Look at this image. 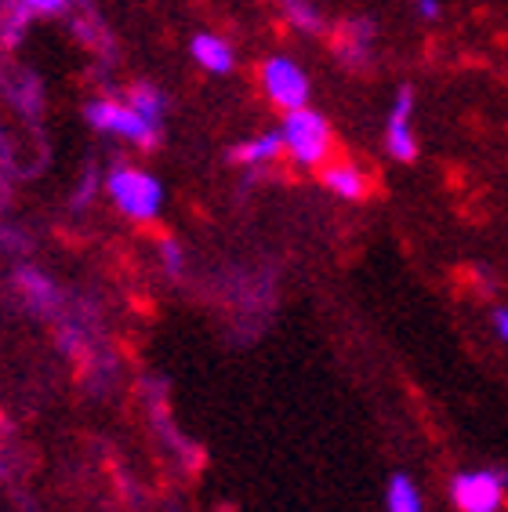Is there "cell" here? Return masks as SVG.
Listing matches in <instances>:
<instances>
[{"instance_id":"obj_4","label":"cell","mask_w":508,"mask_h":512,"mask_svg":"<svg viewBox=\"0 0 508 512\" xmlns=\"http://www.w3.org/2000/svg\"><path fill=\"white\" fill-rule=\"evenodd\" d=\"M508 473L505 469H472L450 480V498L458 512H498L505 502Z\"/></svg>"},{"instance_id":"obj_6","label":"cell","mask_w":508,"mask_h":512,"mask_svg":"<svg viewBox=\"0 0 508 512\" xmlns=\"http://www.w3.org/2000/svg\"><path fill=\"white\" fill-rule=\"evenodd\" d=\"M414 88L411 84H400L396 95H392V106H389V120H385V149H389L392 160H400V164H414L418 160V135L411 128V117H414Z\"/></svg>"},{"instance_id":"obj_15","label":"cell","mask_w":508,"mask_h":512,"mask_svg":"<svg viewBox=\"0 0 508 512\" xmlns=\"http://www.w3.org/2000/svg\"><path fill=\"white\" fill-rule=\"evenodd\" d=\"M15 4L26 11H37V15H55V11L66 8L69 0H15Z\"/></svg>"},{"instance_id":"obj_9","label":"cell","mask_w":508,"mask_h":512,"mask_svg":"<svg viewBox=\"0 0 508 512\" xmlns=\"http://www.w3.org/2000/svg\"><path fill=\"white\" fill-rule=\"evenodd\" d=\"M280 153H284V135H280V131H265V135L247 138V142L229 149V160L240 164V168H265V164H273Z\"/></svg>"},{"instance_id":"obj_18","label":"cell","mask_w":508,"mask_h":512,"mask_svg":"<svg viewBox=\"0 0 508 512\" xmlns=\"http://www.w3.org/2000/svg\"><path fill=\"white\" fill-rule=\"evenodd\" d=\"M494 331H498L501 342H508V309L505 306L494 309Z\"/></svg>"},{"instance_id":"obj_14","label":"cell","mask_w":508,"mask_h":512,"mask_svg":"<svg viewBox=\"0 0 508 512\" xmlns=\"http://www.w3.org/2000/svg\"><path fill=\"white\" fill-rule=\"evenodd\" d=\"M19 284H22V291H26V298H30L40 313H48V309L55 306V287H51V280H44L40 273L26 269V273L19 276Z\"/></svg>"},{"instance_id":"obj_5","label":"cell","mask_w":508,"mask_h":512,"mask_svg":"<svg viewBox=\"0 0 508 512\" xmlns=\"http://www.w3.org/2000/svg\"><path fill=\"white\" fill-rule=\"evenodd\" d=\"M258 77H262V91L269 95V102L280 106L284 113L309 106V77H305V69L294 59H287V55L265 59Z\"/></svg>"},{"instance_id":"obj_1","label":"cell","mask_w":508,"mask_h":512,"mask_svg":"<svg viewBox=\"0 0 508 512\" xmlns=\"http://www.w3.org/2000/svg\"><path fill=\"white\" fill-rule=\"evenodd\" d=\"M284 153L298 164V168H323L334 149V131L316 109H294L284 117Z\"/></svg>"},{"instance_id":"obj_10","label":"cell","mask_w":508,"mask_h":512,"mask_svg":"<svg viewBox=\"0 0 508 512\" xmlns=\"http://www.w3.org/2000/svg\"><path fill=\"white\" fill-rule=\"evenodd\" d=\"M193 59L200 62L207 73H229L236 55L222 37H215V33H200V37H193Z\"/></svg>"},{"instance_id":"obj_16","label":"cell","mask_w":508,"mask_h":512,"mask_svg":"<svg viewBox=\"0 0 508 512\" xmlns=\"http://www.w3.org/2000/svg\"><path fill=\"white\" fill-rule=\"evenodd\" d=\"M414 15L425 22H436L443 15V4L440 0H414Z\"/></svg>"},{"instance_id":"obj_11","label":"cell","mask_w":508,"mask_h":512,"mask_svg":"<svg viewBox=\"0 0 508 512\" xmlns=\"http://www.w3.org/2000/svg\"><path fill=\"white\" fill-rule=\"evenodd\" d=\"M385 512H421V491L407 473H392L385 483Z\"/></svg>"},{"instance_id":"obj_3","label":"cell","mask_w":508,"mask_h":512,"mask_svg":"<svg viewBox=\"0 0 508 512\" xmlns=\"http://www.w3.org/2000/svg\"><path fill=\"white\" fill-rule=\"evenodd\" d=\"M84 113H88L91 128L109 131V135H120V138H127V142H135V146H157L160 128L157 124H149V120L142 117L131 102L102 99V102H91Z\"/></svg>"},{"instance_id":"obj_12","label":"cell","mask_w":508,"mask_h":512,"mask_svg":"<svg viewBox=\"0 0 508 512\" xmlns=\"http://www.w3.org/2000/svg\"><path fill=\"white\" fill-rule=\"evenodd\" d=\"M131 106L138 109V113H142V117L149 120V124H157L160 128V120H164V109H167V99L164 95H160L157 88H149V84H138L135 91H131Z\"/></svg>"},{"instance_id":"obj_7","label":"cell","mask_w":508,"mask_h":512,"mask_svg":"<svg viewBox=\"0 0 508 512\" xmlns=\"http://www.w3.org/2000/svg\"><path fill=\"white\" fill-rule=\"evenodd\" d=\"M320 182L342 200H367L371 197V178L367 171L356 168L352 160H327L320 168Z\"/></svg>"},{"instance_id":"obj_13","label":"cell","mask_w":508,"mask_h":512,"mask_svg":"<svg viewBox=\"0 0 508 512\" xmlns=\"http://www.w3.org/2000/svg\"><path fill=\"white\" fill-rule=\"evenodd\" d=\"M276 4L284 8L287 22H291L294 30H305V33L320 30V11H316L313 0H276Z\"/></svg>"},{"instance_id":"obj_17","label":"cell","mask_w":508,"mask_h":512,"mask_svg":"<svg viewBox=\"0 0 508 512\" xmlns=\"http://www.w3.org/2000/svg\"><path fill=\"white\" fill-rule=\"evenodd\" d=\"M160 251H164V266L171 269V273H178V269H182V251H178V244L164 240V244H160Z\"/></svg>"},{"instance_id":"obj_8","label":"cell","mask_w":508,"mask_h":512,"mask_svg":"<svg viewBox=\"0 0 508 512\" xmlns=\"http://www.w3.org/2000/svg\"><path fill=\"white\" fill-rule=\"evenodd\" d=\"M374 40H378V26H374V19H349L342 30H338L334 48H338V55H342L352 69H360V66L371 62Z\"/></svg>"},{"instance_id":"obj_2","label":"cell","mask_w":508,"mask_h":512,"mask_svg":"<svg viewBox=\"0 0 508 512\" xmlns=\"http://www.w3.org/2000/svg\"><path fill=\"white\" fill-rule=\"evenodd\" d=\"M106 189H109V197H113V204H117L127 218H135V222L157 218L160 204H164L160 182L149 175V171H138V168H117L106 178Z\"/></svg>"}]
</instances>
